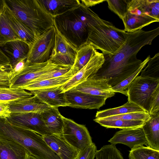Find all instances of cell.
I'll list each match as a JSON object with an SVG mask.
<instances>
[{"mask_svg":"<svg viewBox=\"0 0 159 159\" xmlns=\"http://www.w3.org/2000/svg\"><path fill=\"white\" fill-rule=\"evenodd\" d=\"M125 41L113 55H104V61L98 72L91 77L107 80L112 87L133 74L142 61L137 58L138 52L143 46L151 45L159 34V27L149 31L142 29L127 32Z\"/></svg>","mask_w":159,"mask_h":159,"instance_id":"1","label":"cell"},{"mask_svg":"<svg viewBox=\"0 0 159 159\" xmlns=\"http://www.w3.org/2000/svg\"><path fill=\"white\" fill-rule=\"evenodd\" d=\"M88 35L86 44L100 50L104 55L114 54L123 45L127 32L111 22L100 18L86 7Z\"/></svg>","mask_w":159,"mask_h":159,"instance_id":"2","label":"cell"},{"mask_svg":"<svg viewBox=\"0 0 159 159\" xmlns=\"http://www.w3.org/2000/svg\"><path fill=\"white\" fill-rule=\"evenodd\" d=\"M14 14L31 29L35 36L54 26V16L43 7L39 0H5Z\"/></svg>","mask_w":159,"mask_h":159,"instance_id":"3","label":"cell"},{"mask_svg":"<svg viewBox=\"0 0 159 159\" xmlns=\"http://www.w3.org/2000/svg\"><path fill=\"white\" fill-rule=\"evenodd\" d=\"M54 25L67 40L78 49L86 44L88 35L86 7H77L54 16Z\"/></svg>","mask_w":159,"mask_h":159,"instance_id":"4","label":"cell"},{"mask_svg":"<svg viewBox=\"0 0 159 159\" xmlns=\"http://www.w3.org/2000/svg\"><path fill=\"white\" fill-rule=\"evenodd\" d=\"M158 86L159 80L138 76L128 88V101L136 104L148 113L152 95Z\"/></svg>","mask_w":159,"mask_h":159,"instance_id":"5","label":"cell"},{"mask_svg":"<svg viewBox=\"0 0 159 159\" xmlns=\"http://www.w3.org/2000/svg\"><path fill=\"white\" fill-rule=\"evenodd\" d=\"M55 34L54 26L42 34L35 36L34 41L30 47L25 62L39 63L48 61L54 46Z\"/></svg>","mask_w":159,"mask_h":159,"instance_id":"6","label":"cell"},{"mask_svg":"<svg viewBox=\"0 0 159 159\" xmlns=\"http://www.w3.org/2000/svg\"><path fill=\"white\" fill-rule=\"evenodd\" d=\"M64 126L62 136L73 148L80 151L93 142L86 126L62 116Z\"/></svg>","mask_w":159,"mask_h":159,"instance_id":"7","label":"cell"},{"mask_svg":"<svg viewBox=\"0 0 159 159\" xmlns=\"http://www.w3.org/2000/svg\"><path fill=\"white\" fill-rule=\"evenodd\" d=\"M64 66H67L54 64L49 60L39 63H30L25 62L22 70L11 79L10 87L19 88L44 74Z\"/></svg>","mask_w":159,"mask_h":159,"instance_id":"8","label":"cell"},{"mask_svg":"<svg viewBox=\"0 0 159 159\" xmlns=\"http://www.w3.org/2000/svg\"><path fill=\"white\" fill-rule=\"evenodd\" d=\"M54 26V44L49 60L55 64L72 67L78 49L70 43Z\"/></svg>","mask_w":159,"mask_h":159,"instance_id":"9","label":"cell"},{"mask_svg":"<svg viewBox=\"0 0 159 159\" xmlns=\"http://www.w3.org/2000/svg\"><path fill=\"white\" fill-rule=\"evenodd\" d=\"M7 119L12 124L33 131L42 136L52 134L43 121L40 113L13 114Z\"/></svg>","mask_w":159,"mask_h":159,"instance_id":"10","label":"cell"},{"mask_svg":"<svg viewBox=\"0 0 159 159\" xmlns=\"http://www.w3.org/2000/svg\"><path fill=\"white\" fill-rule=\"evenodd\" d=\"M104 61V55L94 48L88 63L65 84L62 86L64 92L95 75Z\"/></svg>","mask_w":159,"mask_h":159,"instance_id":"11","label":"cell"},{"mask_svg":"<svg viewBox=\"0 0 159 159\" xmlns=\"http://www.w3.org/2000/svg\"><path fill=\"white\" fill-rule=\"evenodd\" d=\"M70 89L101 97L106 99L113 96L115 94L107 80L91 77Z\"/></svg>","mask_w":159,"mask_h":159,"instance_id":"12","label":"cell"},{"mask_svg":"<svg viewBox=\"0 0 159 159\" xmlns=\"http://www.w3.org/2000/svg\"><path fill=\"white\" fill-rule=\"evenodd\" d=\"M111 144L118 143L125 145L131 149L145 145L148 146L142 126L122 129L117 132L108 141Z\"/></svg>","mask_w":159,"mask_h":159,"instance_id":"13","label":"cell"},{"mask_svg":"<svg viewBox=\"0 0 159 159\" xmlns=\"http://www.w3.org/2000/svg\"><path fill=\"white\" fill-rule=\"evenodd\" d=\"M70 104L69 107L84 109H98L105 104L106 99L101 97L69 90L65 92Z\"/></svg>","mask_w":159,"mask_h":159,"instance_id":"14","label":"cell"},{"mask_svg":"<svg viewBox=\"0 0 159 159\" xmlns=\"http://www.w3.org/2000/svg\"><path fill=\"white\" fill-rule=\"evenodd\" d=\"M30 92L50 107L58 108L60 107H69L70 105L62 86Z\"/></svg>","mask_w":159,"mask_h":159,"instance_id":"15","label":"cell"},{"mask_svg":"<svg viewBox=\"0 0 159 159\" xmlns=\"http://www.w3.org/2000/svg\"><path fill=\"white\" fill-rule=\"evenodd\" d=\"M48 145L60 159H76L80 151L69 144L62 135L53 134L43 136Z\"/></svg>","mask_w":159,"mask_h":159,"instance_id":"16","label":"cell"},{"mask_svg":"<svg viewBox=\"0 0 159 159\" xmlns=\"http://www.w3.org/2000/svg\"><path fill=\"white\" fill-rule=\"evenodd\" d=\"M0 48L8 58L12 70L18 63L26 60L30 49L29 45L21 40L8 42Z\"/></svg>","mask_w":159,"mask_h":159,"instance_id":"17","label":"cell"},{"mask_svg":"<svg viewBox=\"0 0 159 159\" xmlns=\"http://www.w3.org/2000/svg\"><path fill=\"white\" fill-rule=\"evenodd\" d=\"M8 105L11 114L29 112L40 113L51 107L34 96Z\"/></svg>","mask_w":159,"mask_h":159,"instance_id":"18","label":"cell"},{"mask_svg":"<svg viewBox=\"0 0 159 159\" xmlns=\"http://www.w3.org/2000/svg\"><path fill=\"white\" fill-rule=\"evenodd\" d=\"M4 11L13 31L21 40L26 43L30 47L34 39V32L17 18L5 1Z\"/></svg>","mask_w":159,"mask_h":159,"instance_id":"19","label":"cell"},{"mask_svg":"<svg viewBox=\"0 0 159 159\" xmlns=\"http://www.w3.org/2000/svg\"><path fill=\"white\" fill-rule=\"evenodd\" d=\"M78 71L72 67L67 73L61 76L28 83L19 88L30 91L61 86L66 83Z\"/></svg>","mask_w":159,"mask_h":159,"instance_id":"20","label":"cell"},{"mask_svg":"<svg viewBox=\"0 0 159 159\" xmlns=\"http://www.w3.org/2000/svg\"><path fill=\"white\" fill-rule=\"evenodd\" d=\"M29 154L18 143L0 139V159H27Z\"/></svg>","mask_w":159,"mask_h":159,"instance_id":"21","label":"cell"},{"mask_svg":"<svg viewBox=\"0 0 159 159\" xmlns=\"http://www.w3.org/2000/svg\"><path fill=\"white\" fill-rule=\"evenodd\" d=\"M40 114L43 121L51 134L62 135L64 122L62 116L58 108L51 107Z\"/></svg>","mask_w":159,"mask_h":159,"instance_id":"22","label":"cell"},{"mask_svg":"<svg viewBox=\"0 0 159 159\" xmlns=\"http://www.w3.org/2000/svg\"><path fill=\"white\" fill-rule=\"evenodd\" d=\"M43 7L53 16L63 14L78 7L79 0H39Z\"/></svg>","mask_w":159,"mask_h":159,"instance_id":"23","label":"cell"},{"mask_svg":"<svg viewBox=\"0 0 159 159\" xmlns=\"http://www.w3.org/2000/svg\"><path fill=\"white\" fill-rule=\"evenodd\" d=\"M150 119L142 126L148 146L159 151V112L150 116Z\"/></svg>","mask_w":159,"mask_h":159,"instance_id":"24","label":"cell"},{"mask_svg":"<svg viewBox=\"0 0 159 159\" xmlns=\"http://www.w3.org/2000/svg\"><path fill=\"white\" fill-rule=\"evenodd\" d=\"M124 30L127 32H132L142 29L150 24L158 22L159 19L148 15H139L127 12L122 19Z\"/></svg>","mask_w":159,"mask_h":159,"instance_id":"25","label":"cell"},{"mask_svg":"<svg viewBox=\"0 0 159 159\" xmlns=\"http://www.w3.org/2000/svg\"><path fill=\"white\" fill-rule=\"evenodd\" d=\"M134 8L159 19V0H129L127 10Z\"/></svg>","mask_w":159,"mask_h":159,"instance_id":"26","label":"cell"},{"mask_svg":"<svg viewBox=\"0 0 159 159\" xmlns=\"http://www.w3.org/2000/svg\"><path fill=\"white\" fill-rule=\"evenodd\" d=\"M33 96L30 92L23 89L11 88L9 86H0V103L9 104Z\"/></svg>","mask_w":159,"mask_h":159,"instance_id":"27","label":"cell"},{"mask_svg":"<svg viewBox=\"0 0 159 159\" xmlns=\"http://www.w3.org/2000/svg\"><path fill=\"white\" fill-rule=\"evenodd\" d=\"M139 112L146 111L136 104L128 101L120 107L97 111L95 118H103L127 113Z\"/></svg>","mask_w":159,"mask_h":159,"instance_id":"28","label":"cell"},{"mask_svg":"<svg viewBox=\"0 0 159 159\" xmlns=\"http://www.w3.org/2000/svg\"><path fill=\"white\" fill-rule=\"evenodd\" d=\"M93 120L106 128L130 129L142 126L145 121L141 120H129L121 119L106 120L95 118Z\"/></svg>","mask_w":159,"mask_h":159,"instance_id":"29","label":"cell"},{"mask_svg":"<svg viewBox=\"0 0 159 159\" xmlns=\"http://www.w3.org/2000/svg\"><path fill=\"white\" fill-rule=\"evenodd\" d=\"M17 40L21 39L11 26L3 10L0 14V47L8 42Z\"/></svg>","mask_w":159,"mask_h":159,"instance_id":"30","label":"cell"},{"mask_svg":"<svg viewBox=\"0 0 159 159\" xmlns=\"http://www.w3.org/2000/svg\"><path fill=\"white\" fill-rule=\"evenodd\" d=\"M150 58V55H148L142 61L140 66L133 74L118 84L112 87L113 91L115 93H120L127 96V90L129 86L144 68Z\"/></svg>","mask_w":159,"mask_h":159,"instance_id":"31","label":"cell"},{"mask_svg":"<svg viewBox=\"0 0 159 159\" xmlns=\"http://www.w3.org/2000/svg\"><path fill=\"white\" fill-rule=\"evenodd\" d=\"M94 49L93 47L89 44L79 48L72 67L78 72L89 61Z\"/></svg>","mask_w":159,"mask_h":159,"instance_id":"32","label":"cell"},{"mask_svg":"<svg viewBox=\"0 0 159 159\" xmlns=\"http://www.w3.org/2000/svg\"><path fill=\"white\" fill-rule=\"evenodd\" d=\"M129 159H159V151L148 146L139 147L129 151Z\"/></svg>","mask_w":159,"mask_h":159,"instance_id":"33","label":"cell"},{"mask_svg":"<svg viewBox=\"0 0 159 159\" xmlns=\"http://www.w3.org/2000/svg\"><path fill=\"white\" fill-rule=\"evenodd\" d=\"M147 63V66L142 70L140 76L159 80V53L150 58Z\"/></svg>","mask_w":159,"mask_h":159,"instance_id":"34","label":"cell"},{"mask_svg":"<svg viewBox=\"0 0 159 159\" xmlns=\"http://www.w3.org/2000/svg\"><path fill=\"white\" fill-rule=\"evenodd\" d=\"M95 157L96 159H124L120 151L111 144L104 145L97 150Z\"/></svg>","mask_w":159,"mask_h":159,"instance_id":"35","label":"cell"},{"mask_svg":"<svg viewBox=\"0 0 159 159\" xmlns=\"http://www.w3.org/2000/svg\"><path fill=\"white\" fill-rule=\"evenodd\" d=\"M129 0H106L109 9L122 20L127 13Z\"/></svg>","mask_w":159,"mask_h":159,"instance_id":"36","label":"cell"},{"mask_svg":"<svg viewBox=\"0 0 159 159\" xmlns=\"http://www.w3.org/2000/svg\"><path fill=\"white\" fill-rule=\"evenodd\" d=\"M150 118L151 116L148 112H139L127 113L101 119L106 120L121 119L129 120H141L146 122Z\"/></svg>","mask_w":159,"mask_h":159,"instance_id":"37","label":"cell"},{"mask_svg":"<svg viewBox=\"0 0 159 159\" xmlns=\"http://www.w3.org/2000/svg\"><path fill=\"white\" fill-rule=\"evenodd\" d=\"M71 68V67L69 66H64L53 70L40 76L37 79L29 83L40 81L61 76L68 72Z\"/></svg>","mask_w":159,"mask_h":159,"instance_id":"38","label":"cell"},{"mask_svg":"<svg viewBox=\"0 0 159 159\" xmlns=\"http://www.w3.org/2000/svg\"><path fill=\"white\" fill-rule=\"evenodd\" d=\"M159 112V86L154 91L152 95L148 114L150 116Z\"/></svg>","mask_w":159,"mask_h":159,"instance_id":"39","label":"cell"},{"mask_svg":"<svg viewBox=\"0 0 159 159\" xmlns=\"http://www.w3.org/2000/svg\"><path fill=\"white\" fill-rule=\"evenodd\" d=\"M97 150L95 144L93 143L80 152L76 159H94Z\"/></svg>","mask_w":159,"mask_h":159,"instance_id":"40","label":"cell"},{"mask_svg":"<svg viewBox=\"0 0 159 159\" xmlns=\"http://www.w3.org/2000/svg\"><path fill=\"white\" fill-rule=\"evenodd\" d=\"M12 76V70L9 72L0 73V86L10 87Z\"/></svg>","mask_w":159,"mask_h":159,"instance_id":"41","label":"cell"},{"mask_svg":"<svg viewBox=\"0 0 159 159\" xmlns=\"http://www.w3.org/2000/svg\"><path fill=\"white\" fill-rule=\"evenodd\" d=\"M11 114L8 104L0 102V119H7Z\"/></svg>","mask_w":159,"mask_h":159,"instance_id":"42","label":"cell"},{"mask_svg":"<svg viewBox=\"0 0 159 159\" xmlns=\"http://www.w3.org/2000/svg\"><path fill=\"white\" fill-rule=\"evenodd\" d=\"M25 61L26 60L22 61L18 63L15 66L12 70V76L11 79L22 70L25 66Z\"/></svg>","mask_w":159,"mask_h":159,"instance_id":"43","label":"cell"},{"mask_svg":"<svg viewBox=\"0 0 159 159\" xmlns=\"http://www.w3.org/2000/svg\"><path fill=\"white\" fill-rule=\"evenodd\" d=\"M81 3L85 7L89 8V7L94 6L103 2L106 0H82L80 1Z\"/></svg>","mask_w":159,"mask_h":159,"instance_id":"44","label":"cell"},{"mask_svg":"<svg viewBox=\"0 0 159 159\" xmlns=\"http://www.w3.org/2000/svg\"><path fill=\"white\" fill-rule=\"evenodd\" d=\"M0 66H10L9 59L0 48Z\"/></svg>","mask_w":159,"mask_h":159,"instance_id":"45","label":"cell"},{"mask_svg":"<svg viewBox=\"0 0 159 159\" xmlns=\"http://www.w3.org/2000/svg\"><path fill=\"white\" fill-rule=\"evenodd\" d=\"M11 70L9 66H0V73L9 72Z\"/></svg>","mask_w":159,"mask_h":159,"instance_id":"46","label":"cell"},{"mask_svg":"<svg viewBox=\"0 0 159 159\" xmlns=\"http://www.w3.org/2000/svg\"><path fill=\"white\" fill-rule=\"evenodd\" d=\"M5 3V0H0V14L3 11Z\"/></svg>","mask_w":159,"mask_h":159,"instance_id":"47","label":"cell"},{"mask_svg":"<svg viewBox=\"0 0 159 159\" xmlns=\"http://www.w3.org/2000/svg\"><path fill=\"white\" fill-rule=\"evenodd\" d=\"M27 159H38L32 155L29 154L28 156Z\"/></svg>","mask_w":159,"mask_h":159,"instance_id":"48","label":"cell"}]
</instances>
